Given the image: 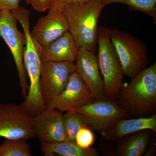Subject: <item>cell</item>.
<instances>
[{
	"mask_svg": "<svg viewBox=\"0 0 156 156\" xmlns=\"http://www.w3.org/2000/svg\"><path fill=\"white\" fill-rule=\"evenodd\" d=\"M75 70V64L73 62H43L40 78V88L45 105L62 92L67 83L70 76Z\"/></svg>",
	"mask_w": 156,
	"mask_h": 156,
	"instance_id": "9c48e42d",
	"label": "cell"
},
{
	"mask_svg": "<svg viewBox=\"0 0 156 156\" xmlns=\"http://www.w3.org/2000/svg\"><path fill=\"white\" fill-rule=\"evenodd\" d=\"M105 6L101 0L66 6L62 10L69 32L78 48L87 49L95 53L98 44V22Z\"/></svg>",
	"mask_w": 156,
	"mask_h": 156,
	"instance_id": "3957f363",
	"label": "cell"
},
{
	"mask_svg": "<svg viewBox=\"0 0 156 156\" xmlns=\"http://www.w3.org/2000/svg\"><path fill=\"white\" fill-rule=\"evenodd\" d=\"M98 61L106 99L116 101L124 87L125 74L109 36L108 28L98 29Z\"/></svg>",
	"mask_w": 156,
	"mask_h": 156,
	"instance_id": "277c9868",
	"label": "cell"
},
{
	"mask_svg": "<svg viewBox=\"0 0 156 156\" xmlns=\"http://www.w3.org/2000/svg\"><path fill=\"white\" fill-rule=\"evenodd\" d=\"M22 27L26 38L23 61L27 75L29 80L27 96L20 105L33 117L47 108L40 88V78L42 65L39 45L30 34V11L24 7L12 11Z\"/></svg>",
	"mask_w": 156,
	"mask_h": 156,
	"instance_id": "6da1fadb",
	"label": "cell"
},
{
	"mask_svg": "<svg viewBox=\"0 0 156 156\" xmlns=\"http://www.w3.org/2000/svg\"><path fill=\"white\" fill-rule=\"evenodd\" d=\"M75 71L82 78L97 99H107L103 79L95 53L79 48L75 62Z\"/></svg>",
	"mask_w": 156,
	"mask_h": 156,
	"instance_id": "8fae6325",
	"label": "cell"
},
{
	"mask_svg": "<svg viewBox=\"0 0 156 156\" xmlns=\"http://www.w3.org/2000/svg\"><path fill=\"white\" fill-rule=\"evenodd\" d=\"M41 149L42 153L47 156H98V151L90 147L82 148L75 141L65 140L60 142L42 141Z\"/></svg>",
	"mask_w": 156,
	"mask_h": 156,
	"instance_id": "e0dca14e",
	"label": "cell"
},
{
	"mask_svg": "<svg viewBox=\"0 0 156 156\" xmlns=\"http://www.w3.org/2000/svg\"><path fill=\"white\" fill-rule=\"evenodd\" d=\"M108 30L125 76L131 79L148 67L149 51L145 43L124 31L109 28Z\"/></svg>",
	"mask_w": 156,
	"mask_h": 156,
	"instance_id": "5b68a950",
	"label": "cell"
},
{
	"mask_svg": "<svg viewBox=\"0 0 156 156\" xmlns=\"http://www.w3.org/2000/svg\"><path fill=\"white\" fill-rule=\"evenodd\" d=\"M69 30L67 20L62 11L49 10L47 15L39 18L30 34L37 44L43 47Z\"/></svg>",
	"mask_w": 156,
	"mask_h": 156,
	"instance_id": "7c38bea8",
	"label": "cell"
},
{
	"mask_svg": "<svg viewBox=\"0 0 156 156\" xmlns=\"http://www.w3.org/2000/svg\"><path fill=\"white\" fill-rule=\"evenodd\" d=\"M105 7L115 3L124 4L132 11H140L151 17L156 24V0H101Z\"/></svg>",
	"mask_w": 156,
	"mask_h": 156,
	"instance_id": "d6986e66",
	"label": "cell"
},
{
	"mask_svg": "<svg viewBox=\"0 0 156 156\" xmlns=\"http://www.w3.org/2000/svg\"><path fill=\"white\" fill-rule=\"evenodd\" d=\"M52 0H30L34 9L37 12H44L49 10Z\"/></svg>",
	"mask_w": 156,
	"mask_h": 156,
	"instance_id": "603a6c76",
	"label": "cell"
},
{
	"mask_svg": "<svg viewBox=\"0 0 156 156\" xmlns=\"http://www.w3.org/2000/svg\"><path fill=\"white\" fill-rule=\"evenodd\" d=\"M42 62H68L75 63L79 48L69 31L45 47L39 46Z\"/></svg>",
	"mask_w": 156,
	"mask_h": 156,
	"instance_id": "5bb4252c",
	"label": "cell"
},
{
	"mask_svg": "<svg viewBox=\"0 0 156 156\" xmlns=\"http://www.w3.org/2000/svg\"><path fill=\"white\" fill-rule=\"evenodd\" d=\"M27 4L30 5V0H23Z\"/></svg>",
	"mask_w": 156,
	"mask_h": 156,
	"instance_id": "484cf974",
	"label": "cell"
},
{
	"mask_svg": "<svg viewBox=\"0 0 156 156\" xmlns=\"http://www.w3.org/2000/svg\"><path fill=\"white\" fill-rule=\"evenodd\" d=\"M0 137L26 140L36 137L33 117L20 105L0 103Z\"/></svg>",
	"mask_w": 156,
	"mask_h": 156,
	"instance_id": "52a82bcc",
	"label": "cell"
},
{
	"mask_svg": "<svg viewBox=\"0 0 156 156\" xmlns=\"http://www.w3.org/2000/svg\"><path fill=\"white\" fill-rule=\"evenodd\" d=\"M17 20L12 11H0V37L5 42L12 53L18 72L21 94L25 99L29 87L23 61L26 38L24 34L17 28Z\"/></svg>",
	"mask_w": 156,
	"mask_h": 156,
	"instance_id": "8992f818",
	"label": "cell"
},
{
	"mask_svg": "<svg viewBox=\"0 0 156 156\" xmlns=\"http://www.w3.org/2000/svg\"><path fill=\"white\" fill-rule=\"evenodd\" d=\"M65 133L68 140L75 141L76 134L80 128L89 127L88 121L84 115L75 111L63 114Z\"/></svg>",
	"mask_w": 156,
	"mask_h": 156,
	"instance_id": "ac0fdd59",
	"label": "cell"
},
{
	"mask_svg": "<svg viewBox=\"0 0 156 156\" xmlns=\"http://www.w3.org/2000/svg\"><path fill=\"white\" fill-rule=\"evenodd\" d=\"M91 0H52L49 10L62 11L66 6L87 2Z\"/></svg>",
	"mask_w": 156,
	"mask_h": 156,
	"instance_id": "7402d4cb",
	"label": "cell"
},
{
	"mask_svg": "<svg viewBox=\"0 0 156 156\" xmlns=\"http://www.w3.org/2000/svg\"><path fill=\"white\" fill-rule=\"evenodd\" d=\"M89 127L80 128L76 134L75 141L80 147L87 149L92 147L95 141V135Z\"/></svg>",
	"mask_w": 156,
	"mask_h": 156,
	"instance_id": "44dd1931",
	"label": "cell"
},
{
	"mask_svg": "<svg viewBox=\"0 0 156 156\" xmlns=\"http://www.w3.org/2000/svg\"><path fill=\"white\" fill-rule=\"evenodd\" d=\"M96 99L82 78L74 71L70 76L62 92L46 107L63 113L84 106Z\"/></svg>",
	"mask_w": 156,
	"mask_h": 156,
	"instance_id": "30bf717a",
	"label": "cell"
},
{
	"mask_svg": "<svg viewBox=\"0 0 156 156\" xmlns=\"http://www.w3.org/2000/svg\"><path fill=\"white\" fill-rule=\"evenodd\" d=\"M154 133L152 130H145L124 136L115 142V156H144Z\"/></svg>",
	"mask_w": 156,
	"mask_h": 156,
	"instance_id": "2e32d148",
	"label": "cell"
},
{
	"mask_svg": "<svg viewBox=\"0 0 156 156\" xmlns=\"http://www.w3.org/2000/svg\"><path fill=\"white\" fill-rule=\"evenodd\" d=\"M131 79L130 83L124 86L116 101L119 106L127 113L128 118L156 114V62Z\"/></svg>",
	"mask_w": 156,
	"mask_h": 156,
	"instance_id": "7a4b0ae2",
	"label": "cell"
},
{
	"mask_svg": "<svg viewBox=\"0 0 156 156\" xmlns=\"http://www.w3.org/2000/svg\"><path fill=\"white\" fill-rule=\"evenodd\" d=\"M35 132L41 142H60L67 140L65 133L63 113L47 108L33 117Z\"/></svg>",
	"mask_w": 156,
	"mask_h": 156,
	"instance_id": "4fadbf2b",
	"label": "cell"
},
{
	"mask_svg": "<svg viewBox=\"0 0 156 156\" xmlns=\"http://www.w3.org/2000/svg\"><path fill=\"white\" fill-rule=\"evenodd\" d=\"M31 146L27 140L7 139L0 145V156H31Z\"/></svg>",
	"mask_w": 156,
	"mask_h": 156,
	"instance_id": "ffe728a7",
	"label": "cell"
},
{
	"mask_svg": "<svg viewBox=\"0 0 156 156\" xmlns=\"http://www.w3.org/2000/svg\"><path fill=\"white\" fill-rule=\"evenodd\" d=\"M72 111L84 115L89 128L102 136L118 120L122 118H128L127 113L119 106L116 101L108 99H96Z\"/></svg>",
	"mask_w": 156,
	"mask_h": 156,
	"instance_id": "ba28073f",
	"label": "cell"
},
{
	"mask_svg": "<svg viewBox=\"0 0 156 156\" xmlns=\"http://www.w3.org/2000/svg\"><path fill=\"white\" fill-rule=\"evenodd\" d=\"M155 133L152 135L147 150L144 156H154L156 153V136H154Z\"/></svg>",
	"mask_w": 156,
	"mask_h": 156,
	"instance_id": "d4e9b609",
	"label": "cell"
},
{
	"mask_svg": "<svg viewBox=\"0 0 156 156\" xmlns=\"http://www.w3.org/2000/svg\"><path fill=\"white\" fill-rule=\"evenodd\" d=\"M20 0H0V11H15L20 7Z\"/></svg>",
	"mask_w": 156,
	"mask_h": 156,
	"instance_id": "cb8c5ba5",
	"label": "cell"
},
{
	"mask_svg": "<svg viewBox=\"0 0 156 156\" xmlns=\"http://www.w3.org/2000/svg\"><path fill=\"white\" fill-rule=\"evenodd\" d=\"M145 130H151L156 133V114L150 116L120 119L102 137L107 141L115 142L124 136Z\"/></svg>",
	"mask_w": 156,
	"mask_h": 156,
	"instance_id": "9a60e30c",
	"label": "cell"
}]
</instances>
